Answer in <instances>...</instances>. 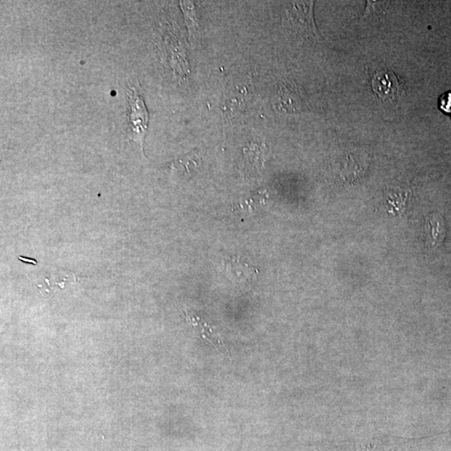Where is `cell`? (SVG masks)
Wrapping results in <instances>:
<instances>
[{
	"label": "cell",
	"instance_id": "cell-1",
	"mask_svg": "<svg viewBox=\"0 0 451 451\" xmlns=\"http://www.w3.org/2000/svg\"><path fill=\"white\" fill-rule=\"evenodd\" d=\"M138 87V85L131 86L128 90V133L131 140L140 145L143 152L145 136L148 129L149 114Z\"/></svg>",
	"mask_w": 451,
	"mask_h": 451
},
{
	"label": "cell",
	"instance_id": "cell-2",
	"mask_svg": "<svg viewBox=\"0 0 451 451\" xmlns=\"http://www.w3.org/2000/svg\"><path fill=\"white\" fill-rule=\"evenodd\" d=\"M313 2H293L286 11L289 27L296 34L320 39L313 15Z\"/></svg>",
	"mask_w": 451,
	"mask_h": 451
},
{
	"label": "cell",
	"instance_id": "cell-3",
	"mask_svg": "<svg viewBox=\"0 0 451 451\" xmlns=\"http://www.w3.org/2000/svg\"><path fill=\"white\" fill-rule=\"evenodd\" d=\"M222 271L235 283H246L258 274L259 270L240 256H226L222 261Z\"/></svg>",
	"mask_w": 451,
	"mask_h": 451
},
{
	"label": "cell",
	"instance_id": "cell-4",
	"mask_svg": "<svg viewBox=\"0 0 451 451\" xmlns=\"http://www.w3.org/2000/svg\"><path fill=\"white\" fill-rule=\"evenodd\" d=\"M372 88L383 101H394L400 95V82L391 70H379L372 80Z\"/></svg>",
	"mask_w": 451,
	"mask_h": 451
},
{
	"label": "cell",
	"instance_id": "cell-5",
	"mask_svg": "<svg viewBox=\"0 0 451 451\" xmlns=\"http://www.w3.org/2000/svg\"><path fill=\"white\" fill-rule=\"evenodd\" d=\"M266 147L259 143H251L244 149L243 168L247 176H256L262 172L266 161Z\"/></svg>",
	"mask_w": 451,
	"mask_h": 451
},
{
	"label": "cell",
	"instance_id": "cell-6",
	"mask_svg": "<svg viewBox=\"0 0 451 451\" xmlns=\"http://www.w3.org/2000/svg\"><path fill=\"white\" fill-rule=\"evenodd\" d=\"M445 238L444 219L440 213H434L426 218L424 226V240L426 247H440Z\"/></svg>",
	"mask_w": 451,
	"mask_h": 451
},
{
	"label": "cell",
	"instance_id": "cell-7",
	"mask_svg": "<svg viewBox=\"0 0 451 451\" xmlns=\"http://www.w3.org/2000/svg\"><path fill=\"white\" fill-rule=\"evenodd\" d=\"M300 93L289 83H284L281 85L277 95L276 106L280 110L284 113H295L300 110L302 107V102L300 98Z\"/></svg>",
	"mask_w": 451,
	"mask_h": 451
},
{
	"label": "cell",
	"instance_id": "cell-8",
	"mask_svg": "<svg viewBox=\"0 0 451 451\" xmlns=\"http://www.w3.org/2000/svg\"><path fill=\"white\" fill-rule=\"evenodd\" d=\"M202 156L199 151H193L188 154L174 161L169 165L172 174H177L184 177H191L201 167Z\"/></svg>",
	"mask_w": 451,
	"mask_h": 451
},
{
	"label": "cell",
	"instance_id": "cell-9",
	"mask_svg": "<svg viewBox=\"0 0 451 451\" xmlns=\"http://www.w3.org/2000/svg\"><path fill=\"white\" fill-rule=\"evenodd\" d=\"M186 318L190 325L194 329H196L200 333L201 336L206 339V341L212 343V345L217 347L218 350L227 352V346L223 343L220 337V334L215 332L213 328H211L206 322L202 321L201 318L195 314L186 312Z\"/></svg>",
	"mask_w": 451,
	"mask_h": 451
},
{
	"label": "cell",
	"instance_id": "cell-10",
	"mask_svg": "<svg viewBox=\"0 0 451 451\" xmlns=\"http://www.w3.org/2000/svg\"><path fill=\"white\" fill-rule=\"evenodd\" d=\"M229 90L226 99V108L231 113L243 105V103L246 101L247 97L248 90L246 85L237 83L234 86L231 85Z\"/></svg>",
	"mask_w": 451,
	"mask_h": 451
}]
</instances>
